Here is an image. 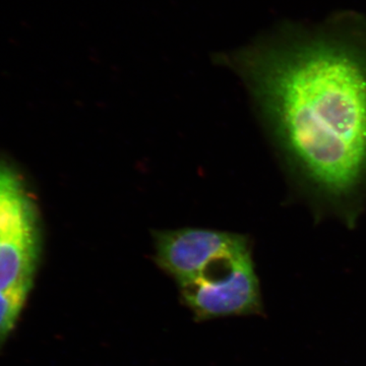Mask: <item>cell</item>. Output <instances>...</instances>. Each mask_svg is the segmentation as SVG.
Instances as JSON below:
<instances>
[{"mask_svg": "<svg viewBox=\"0 0 366 366\" xmlns=\"http://www.w3.org/2000/svg\"><path fill=\"white\" fill-rule=\"evenodd\" d=\"M156 262L177 280L180 288L201 278L217 262L249 249L247 237L206 229L157 232Z\"/></svg>", "mask_w": 366, "mask_h": 366, "instance_id": "obj_3", "label": "cell"}, {"mask_svg": "<svg viewBox=\"0 0 366 366\" xmlns=\"http://www.w3.org/2000/svg\"><path fill=\"white\" fill-rule=\"evenodd\" d=\"M289 31L225 57L295 189L353 226L366 199V28Z\"/></svg>", "mask_w": 366, "mask_h": 366, "instance_id": "obj_1", "label": "cell"}, {"mask_svg": "<svg viewBox=\"0 0 366 366\" xmlns=\"http://www.w3.org/2000/svg\"><path fill=\"white\" fill-rule=\"evenodd\" d=\"M31 287L32 282H24L0 291V341L13 329Z\"/></svg>", "mask_w": 366, "mask_h": 366, "instance_id": "obj_6", "label": "cell"}, {"mask_svg": "<svg viewBox=\"0 0 366 366\" xmlns=\"http://www.w3.org/2000/svg\"><path fill=\"white\" fill-rule=\"evenodd\" d=\"M32 204L18 173L0 164V238Z\"/></svg>", "mask_w": 366, "mask_h": 366, "instance_id": "obj_5", "label": "cell"}, {"mask_svg": "<svg viewBox=\"0 0 366 366\" xmlns=\"http://www.w3.org/2000/svg\"><path fill=\"white\" fill-rule=\"evenodd\" d=\"M39 254V222L33 203L0 238V291L33 282Z\"/></svg>", "mask_w": 366, "mask_h": 366, "instance_id": "obj_4", "label": "cell"}, {"mask_svg": "<svg viewBox=\"0 0 366 366\" xmlns=\"http://www.w3.org/2000/svg\"><path fill=\"white\" fill-rule=\"evenodd\" d=\"M219 264V262H218ZM208 271L182 289L183 302L197 320L254 314L261 308L259 284L250 249L227 259L220 273Z\"/></svg>", "mask_w": 366, "mask_h": 366, "instance_id": "obj_2", "label": "cell"}]
</instances>
